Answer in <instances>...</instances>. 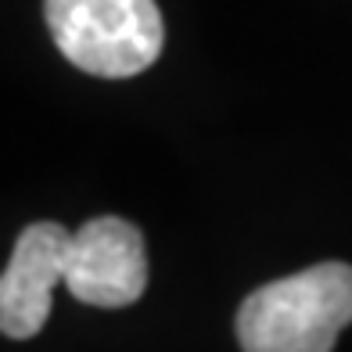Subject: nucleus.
<instances>
[{
  "label": "nucleus",
  "instance_id": "obj_1",
  "mask_svg": "<svg viewBox=\"0 0 352 352\" xmlns=\"http://www.w3.org/2000/svg\"><path fill=\"white\" fill-rule=\"evenodd\" d=\"M352 324V266L316 263L263 284L237 309L245 352H331Z\"/></svg>",
  "mask_w": 352,
  "mask_h": 352
},
{
  "label": "nucleus",
  "instance_id": "obj_2",
  "mask_svg": "<svg viewBox=\"0 0 352 352\" xmlns=\"http://www.w3.org/2000/svg\"><path fill=\"white\" fill-rule=\"evenodd\" d=\"M47 29L76 69L130 79L151 69L166 43L155 0H43Z\"/></svg>",
  "mask_w": 352,
  "mask_h": 352
},
{
  "label": "nucleus",
  "instance_id": "obj_3",
  "mask_svg": "<svg viewBox=\"0 0 352 352\" xmlns=\"http://www.w3.org/2000/svg\"><path fill=\"white\" fill-rule=\"evenodd\" d=\"M65 287L72 298L87 302V306H133L148 287L144 234L130 219L119 216H98L83 223L69 241Z\"/></svg>",
  "mask_w": 352,
  "mask_h": 352
},
{
  "label": "nucleus",
  "instance_id": "obj_4",
  "mask_svg": "<svg viewBox=\"0 0 352 352\" xmlns=\"http://www.w3.org/2000/svg\"><path fill=\"white\" fill-rule=\"evenodd\" d=\"M72 234L61 223H33L14 241L11 263L0 277V331L8 338H33L51 316V295L65 284Z\"/></svg>",
  "mask_w": 352,
  "mask_h": 352
}]
</instances>
